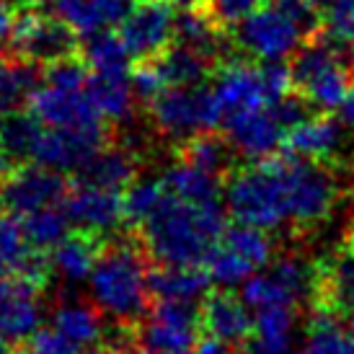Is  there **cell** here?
<instances>
[{"label":"cell","instance_id":"28","mask_svg":"<svg viewBox=\"0 0 354 354\" xmlns=\"http://www.w3.org/2000/svg\"><path fill=\"white\" fill-rule=\"evenodd\" d=\"M209 59L202 52L192 50V47H174V50L163 52V57L156 59L163 78H166L168 88L171 86H181V88H194L205 80L207 70H209Z\"/></svg>","mask_w":354,"mask_h":354},{"label":"cell","instance_id":"40","mask_svg":"<svg viewBox=\"0 0 354 354\" xmlns=\"http://www.w3.org/2000/svg\"><path fill=\"white\" fill-rule=\"evenodd\" d=\"M321 13L334 41L354 44V0H321Z\"/></svg>","mask_w":354,"mask_h":354},{"label":"cell","instance_id":"33","mask_svg":"<svg viewBox=\"0 0 354 354\" xmlns=\"http://www.w3.org/2000/svg\"><path fill=\"white\" fill-rule=\"evenodd\" d=\"M292 324H295V308H272L256 315L254 339L256 344L274 354H287L290 339H292Z\"/></svg>","mask_w":354,"mask_h":354},{"label":"cell","instance_id":"2","mask_svg":"<svg viewBox=\"0 0 354 354\" xmlns=\"http://www.w3.org/2000/svg\"><path fill=\"white\" fill-rule=\"evenodd\" d=\"M29 117L39 124L104 145V117L88 93V68L59 59L44 73L29 96Z\"/></svg>","mask_w":354,"mask_h":354},{"label":"cell","instance_id":"24","mask_svg":"<svg viewBox=\"0 0 354 354\" xmlns=\"http://www.w3.org/2000/svg\"><path fill=\"white\" fill-rule=\"evenodd\" d=\"M104 248H106V243H104L101 236H93V233H86V230L70 233L52 251V272H57L65 282H73V285L86 282V279H91L93 269L99 264Z\"/></svg>","mask_w":354,"mask_h":354},{"label":"cell","instance_id":"13","mask_svg":"<svg viewBox=\"0 0 354 354\" xmlns=\"http://www.w3.org/2000/svg\"><path fill=\"white\" fill-rule=\"evenodd\" d=\"M65 197H68V189L57 171L34 166V163L13 171L0 184V205L16 217L34 215L47 207H59Z\"/></svg>","mask_w":354,"mask_h":354},{"label":"cell","instance_id":"41","mask_svg":"<svg viewBox=\"0 0 354 354\" xmlns=\"http://www.w3.org/2000/svg\"><path fill=\"white\" fill-rule=\"evenodd\" d=\"M132 86H135V96L142 101H153L156 96H160L168 88L163 73L158 68V62H145L132 73Z\"/></svg>","mask_w":354,"mask_h":354},{"label":"cell","instance_id":"48","mask_svg":"<svg viewBox=\"0 0 354 354\" xmlns=\"http://www.w3.org/2000/svg\"><path fill=\"white\" fill-rule=\"evenodd\" d=\"M174 8H178L181 13H189V10H202L205 0H171Z\"/></svg>","mask_w":354,"mask_h":354},{"label":"cell","instance_id":"17","mask_svg":"<svg viewBox=\"0 0 354 354\" xmlns=\"http://www.w3.org/2000/svg\"><path fill=\"white\" fill-rule=\"evenodd\" d=\"M10 41L24 59L55 65L59 59H68V52L73 50V31L62 26L55 16L26 13L16 21Z\"/></svg>","mask_w":354,"mask_h":354},{"label":"cell","instance_id":"21","mask_svg":"<svg viewBox=\"0 0 354 354\" xmlns=\"http://www.w3.org/2000/svg\"><path fill=\"white\" fill-rule=\"evenodd\" d=\"M225 132L230 140V148L236 150L238 156L261 163V160H272V156L287 140L290 129L282 124V119L274 114V109L269 106L259 114H251V117L225 127Z\"/></svg>","mask_w":354,"mask_h":354},{"label":"cell","instance_id":"42","mask_svg":"<svg viewBox=\"0 0 354 354\" xmlns=\"http://www.w3.org/2000/svg\"><path fill=\"white\" fill-rule=\"evenodd\" d=\"M83 349L65 342L55 328L37 331L26 344L21 346V354H80Z\"/></svg>","mask_w":354,"mask_h":354},{"label":"cell","instance_id":"9","mask_svg":"<svg viewBox=\"0 0 354 354\" xmlns=\"http://www.w3.org/2000/svg\"><path fill=\"white\" fill-rule=\"evenodd\" d=\"M308 26L282 0H269L264 8L251 13L236 26V44L261 65H282L303 50Z\"/></svg>","mask_w":354,"mask_h":354},{"label":"cell","instance_id":"35","mask_svg":"<svg viewBox=\"0 0 354 354\" xmlns=\"http://www.w3.org/2000/svg\"><path fill=\"white\" fill-rule=\"evenodd\" d=\"M243 303L254 310H272V308H297V300L287 287L277 279L272 272L269 274H254L243 282Z\"/></svg>","mask_w":354,"mask_h":354},{"label":"cell","instance_id":"30","mask_svg":"<svg viewBox=\"0 0 354 354\" xmlns=\"http://www.w3.org/2000/svg\"><path fill=\"white\" fill-rule=\"evenodd\" d=\"M37 83L39 80L29 62L0 57V124L13 117V109L19 101L29 99Z\"/></svg>","mask_w":354,"mask_h":354},{"label":"cell","instance_id":"16","mask_svg":"<svg viewBox=\"0 0 354 354\" xmlns=\"http://www.w3.org/2000/svg\"><path fill=\"white\" fill-rule=\"evenodd\" d=\"M41 324V290L26 279L0 277V339L29 342Z\"/></svg>","mask_w":354,"mask_h":354},{"label":"cell","instance_id":"11","mask_svg":"<svg viewBox=\"0 0 354 354\" xmlns=\"http://www.w3.org/2000/svg\"><path fill=\"white\" fill-rule=\"evenodd\" d=\"M199 331V308L192 303L156 300L138 326V344L156 354H192Z\"/></svg>","mask_w":354,"mask_h":354},{"label":"cell","instance_id":"53","mask_svg":"<svg viewBox=\"0 0 354 354\" xmlns=\"http://www.w3.org/2000/svg\"><path fill=\"white\" fill-rule=\"evenodd\" d=\"M352 205H354V189H352Z\"/></svg>","mask_w":354,"mask_h":354},{"label":"cell","instance_id":"32","mask_svg":"<svg viewBox=\"0 0 354 354\" xmlns=\"http://www.w3.org/2000/svg\"><path fill=\"white\" fill-rule=\"evenodd\" d=\"M220 243L225 248H230L233 254H238L241 259H246L254 269L266 266L272 261V256H274V243H272V238L266 236V230H259V227H251V225H241V223H236L233 227H227Z\"/></svg>","mask_w":354,"mask_h":354},{"label":"cell","instance_id":"10","mask_svg":"<svg viewBox=\"0 0 354 354\" xmlns=\"http://www.w3.org/2000/svg\"><path fill=\"white\" fill-rule=\"evenodd\" d=\"M150 119L158 132H163L171 140H194L199 135H207L209 129L220 127L212 93L202 86L166 88L150 101Z\"/></svg>","mask_w":354,"mask_h":354},{"label":"cell","instance_id":"20","mask_svg":"<svg viewBox=\"0 0 354 354\" xmlns=\"http://www.w3.org/2000/svg\"><path fill=\"white\" fill-rule=\"evenodd\" d=\"M285 145L292 153V158L324 166L344 150V122L328 114L305 117L300 124L287 132Z\"/></svg>","mask_w":354,"mask_h":354},{"label":"cell","instance_id":"52","mask_svg":"<svg viewBox=\"0 0 354 354\" xmlns=\"http://www.w3.org/2000/svg\"><path fill=\"white\" fill-rule=\"evenodd\" d=\"M349 334H352V336H354V315H352V331H349Z\"/></svg>","mask_w":354,"mask_h":354},{"label":"cell","instance_id":"8","mask_svg":"<svg viewBox=\"0 0 354 354\" xmlns=\"http://www.w3.org/2000/svg\"><path fill=\"white\" fill-rule=\"evenodd\" d=\"M292 80L303 99L321 111L342 109L354 88L352 68L339 41H313L295 55Z\"/></svg>","mask_w":354,"mask_h":354},{"label":"cell","instance_id":"26","mask_svg":"<svg viewBox=\"0 0 354 354\" xmlns=\"http://www.w3.org/2000/svg\"><path fill=\"white\" fill-rule=\"evenodd\" d=\"M135 174H138V163H135V156L129 150L101 148L86 166L80 168L78 184L109 189V192L119 194L122 189H129L135 184Z\"/></svg>","mask_w":354,"mask_h":354},{"label":"cell","instance_id":"34","mask_svg":"<svg viewBox=\"0 0 354 354\" xmlns=\"http://www.w3.org/2000/svg\"><path fill=\"white\" fill-rule=\"evenodd\" d=\"M176 39L181 47L202 52L212 57L220 47V34H217L215 19H209L202 10H189L176 19Z\"/></svg>","mask_w":354,"mask_h":354},{"label":"cell","instance_id":"14","mask_svg":"<svg viewBox=\"0 0 354 354\" xmlns=\"http://www.w3.org/2000/svg\"><path fill=\"white\" fill-rule=\"evenodd\" d=\"M310 313H326L334 318L354 315V259L344 246L334 254L315 259V290Z\"/></svg>","mask_w":354,"mask_h":354},{"label":"cell","instance_id":"23","mask_svg":"<svg viewBox=\"0 0 354 354\" xmlns=\"http://www.w3.org/2000/svg\"><path fill=\"white\" fill-rule=\"evenodd\" d=\"M88 93L104 122H127L135 106V86L129 70H88Z\"/></svg>","mask_w":354,"mask_h":354},{"label":"cell","instance_id":"43","mask_svg":"<svg viewBox=\"0 0 354 354\" xmlns=\"http://www.w3.org/2000/svg\"><path fill=\"white\" fill-rule=\"evenodd\" d=\"M215 19L223 24H241L243 19H248L251 13H256L259 8H264L269 0H209Z\"/></svg>","mask_w":354,"mask_h":354},{"label":"cell","instance_id":"1","mask_svg":"<svg viewBox=\"0 0 354 354\" xmlns=\"http://www.w3.org/2000/svg\"><path fill=\"white\" fill-rule=\"evenodd\" d=\"M225 230L220 202L194 205L166 189L156 212L140 225V246L158 266H202Z\"/></svg>","mask_w":354,"mask_h":354},{"label":"cell","instance_id":"47","mask_svg":"<svg viewBox=\"0 0 354 354\" xmlns=\"http://www.w3.org/2000/svg\"><path fill=\"white\" fill-rule=\"evenodd\" d=\"M10 158H13V156H10L8 150H6L3 140H0V184H3V181H6V178L13 174V171H10Z\"/></svg>","mask_w":354,"mask_h":354},{"label":"cell","instance_id":"29","mask_svg":"<svg viewBox=\"0 0 354 354\" xmlns=\"http://www.w3.org/2000/svg\"><path fill=\"white\" fill-rule=\"evenodd\" d=\"M68 225V215L59 207H47V209H39L34 215L21 217V230H24V236L29 241V246L41 251V254L55 251L70 236Z\"/></svg>","mask_w":354,"mask_h":354},{"label":"cell","instance_id":"22","mask_svg":"<svg viewBox=\"0 0 354 354\" xmlns=\"http://www.w3.org/2000/svg\"><path fill=\"white\" fill-rule=\"evenodd\" d=\"M52 328L73 346L91 349V354H101L106 349L109 339L104 331L101 310L96 305L80 303V300L57 305L55 318H52Z\"/></svg>","mask_w":354,"mask_h":354},{"label":"cell","instance_id":"39","mask_svg":"<svg viewBox=\"0 0 354 354\" xmlns=\"http://www.w3.org/2000/svg\"><path fill=\"white\" fill-rule=\"evenodd\" d=\"M227 158H230V150L225 142L209 138V135H199V138L189 140L187 153H184V160H189L192 166L202 168L207 174H215V176H220V171L227 166Z\"/></svg>","mask_w":354,"mask_h":354},{"label":"cell","instance_id":"27","mask_svg":"<svg viewBox=\"0 0 354 354\" xmlns=\"http://www.w3.org/2000/svg\"><path fill=\"white\" fill-rule=\"evenodd\" d=\"M160 181L174 197L184 199V202H194V205L220 202V176L192 166L184 158L171 163Z\"/></svg>","mask_w":354,"mask_h":354},{"label":"cell","instance_id":"25","mask_svg":"<svg viewBox=\"0 0 354 354\" xmlns=\"http://www.w3.org/2000/svg\"><path fill=\"white\" fill-rule=\"evenodd\" d=\"M150 295L156 300H174V303H192L209 292L212 277L207 266H153L148 277Z\"/></svg>","mask_w":354,"mask_h":354},{"label":"cell","instance_id":"18","mask_svg":"<svg viewBox=\"0 0 354 354\" xmlns=\"http://www.w3.org/2000/svg\"><path fill=\"white\" fill-rule=\"evenodd\" d=\"M62 209L70 223L78 225V230L104 236L124 220V197L109 189L75 184V189L68 192L62 202Z\"/></svg>","mask_w":354,"mask_h":354},{"label":"cell","instance_id":"7","mask_svg":"<svg viewBox=\"0 0 354 354\" xmlns=\"http://www.w3.org/2000/svg\"><path fill=\"white\" fill-rule=\"evenodd\" d=\"M225 205L241 225L277 230L287 223L277 160H261L236 171L225 187Z\"/></svg>","mask_w":354,"mask_h":354},{"label":"cell","instance_id":"31","mask_svg":"<svg viewBox=\"0 0 354 354\" xmlns=\"http://www.w3.org/2000/svg\"><path fill=\"white\" fill-rule=\"evenodd\" d=\"M303 354H354V336L342 331L339 318L334 315L310 313Z\"/></svg>","mask_w":354,"mask_h":354},{"label":"cell","instance_id":"37","mask_svg":"<svg viewBox=\"0 0 354 354\" xmlns=\"http://www.w3.org/2000/svg\"><path fill=\"white\" fill-rule=\"evenodd\" d=\"M166 194V187L160 178H142L135 181L124 194V220H129L132 225H142L156 207L160 205V199Z\"/></svg>","mask_w":354,"mask_h":354},{"label":"cell","instance_id":"46","mask_svg":"<svg viewBox=\"0 0 354 354\" xmlns=\"http://www.w3.org/2000/svg\"><path fill=\"white\" fill-rule=\"evenodd\" d=\"M342 111V122H344V127L354 129V88L352 93H349V99L344 101V106L339 109Z\"/></svg>","mask_w":354,"mask_h":354},{"label":"cell","instance_id":"12","mask_svg":"<svg viewBox=\"0 0 354 354\" xmlns=\"http://www.w3.org/2000/svg\"><path fill=\"white\" fill-rule=\"evenodd\" d=\"M176 37V8L171 0H140L124 24L119 26V39L129 57L150 59L168 50Z\"/></svg>","mask_w":354,"mask_h":354},{"label":"cell","instance_id":"50","mask_svg":"<svg viewBox=\"0 0 354 354\" xmlns=\"http://www.w3.org/2000/svg\"><path fill=\"white\" fill-rule=\"evenodd\" d=\"M344 248L352 254V259H354V225L346 230V236H344Z\"/></svg>","mask_w":354,"mask_h":354},{"label":"cell","instance_id":"36","mask_svg":"<svg viewBox=\"0 0 354 354\" xmlns=\"http://www.w3.org/2000/svg\"><path fill=\"white\" fill-rule=\"evenodd\" d=\"M86 68L91 73L99 70H129V52L122 44L119 34H99L86 39Z\"/></svg>","mask_w":354,"mask_h":354},{"label":"cell","instance_id":"3","mask_svg":"<svg viewBox=\"0 0 354 354\" xmlns=\"http://www.w3.org/2000/svg\"><path fill=\"white\" fill-rule=\"evenodd\" d=\"M148 254L140 241L106 243L99 264L91 274V297L101 313L111 315L119 326H140L148 315L150 272Z\"/></svg>","mask_w":354,"mask_h":354},{"label":"cell","instance_id":"45","mask_svg":"<svg viewBox=\"0 0 354 354\" xmlns=\"http://www.w3.org/2000/svg\"><path fill=\"white\" fill-rule=\"evenodd\" d=\"M16 13H13V6L8 0H0V39H8L13 34V26H16Z\"/></svg>","mask_w":354,"mask_h":354},{"label":"cell","instance_id":"49","mask_svg":"<svg viewBox=\"0 0 354 354\" xmlns=\"http://www.w3.org/2000/svg\"><path fill=\"white\" fill-rule=\"evenodd\" d=\"M241 354H274V352H269V349H264V346L256 344L254 339H251L246 346H241Z\"/></svg>","mask_w":354,"mask_h":354},{"label":"cell","instance_id":"5","mask_svg":"<svg viewBox=\"0 0 354 354\" xmlns=\"http://www.w3.org/2000/svg\"><path fill=\"white\" fill-rule=\"evenodd\" d=\"M0 140L13 158L50 171H80L101 150L99 142L44 127L34 117H10L0 124Z\"/></svg>","mask_w":354,"mask_h":354},{"label":"cell","instance_id":"51","mask_svg":"<svg viewBox=\"0 0 354 354\" xmlns=\"http://www.w3.org/2000/svg\"><path fill=\"white\" fill-rule=\"evenodd\" d=\"M21 6H29V8H39L44 3H55V0H19Z\"/></svg>","mask_w":354,"mask_h":354},{"label":"cell","instance_id":"44","mask_svg":"<svg viewBox=\"0 0 354 354\" xmlns=\"http://www.w3.org/2000/svg\"><path fill=\"white\" fill-rule=\"evenodd\" d=\"M192 354H236V349L225 342H220L215 336H207L202 334L199 336V342L194 344V352Z\"/></svg>","mask_w":354,"mask_h":354},{"label":"cell","instance_id":"6","mask_svg":"<svg viewBox=\"0 0 354 354\" xmlns=\"http://www.w3.org/2000/svg\"><path fill=\"white\" fill-rule=\"evenodd\" d=\"M282 199H285V220L300 230L324 225L339 202V181L321 163L287 158L277 160Z\"/></svg>","mask_w":354,"mask_h":354},{"label":"cell","instance_id":"38","mask_svg":"<svg viewBox=\"0 0 354 354\" xmlns=\"http://www.w3.org/2000/svg\"><path fill=\"white\" fill-rule=\"evenodd\" d=\"M207 272L209 277L220 282L223 287H230V285H241V282H246L254 277V266L248 264L246 259H241L238 254H233L230 248H225L223 243H217L215 251L209 254V259L205 261Z\"/></svg>","mask_w":354,"mask_h":354},{"label":"cell","instance_id":"4","mask_svg":"<svg viewBox=\"0 0 354 354\" xmlns=\"http://www.w3.org/2000/svg\"><path fill=\"white\" fill-rule=\"evenodd\" d=\"M292 70L282 65H248L233 62L217 73L212 83V101L217 106L220 127H230L241 119L259 114L274 101L290 96Z\"/></svg>","mask_w":354,"mask_h":354},{"label":"cell","instance_id":"19","mask_svg":"<svg viewBox=\"0 0 354 354\" xmlns=\"http://www.w3.org/2000/svg\"><path fill=\"white\" fill-rule=\"evenodd\" d=\"M138 0H55V19L68 26L75 37L91 39L106 34L111 26H122Z\"/></svg>","mask_w":354,"mask_h":354},{"label":"cell","instance_id":"15","mask_svg":"<svg viewBox=\"0 0 354 354\" xmlns=\"http://www.w3.org/2000/svg\"><path fill=\"white\" fill-rule=\"evenodd\" d=\"M199 326L202 334L230 346H246L254 336L256 318H251L248 305L230 290H209L199 303Z\"/></svg>","mask_w":354,"mask_h":354}]
</instances>
